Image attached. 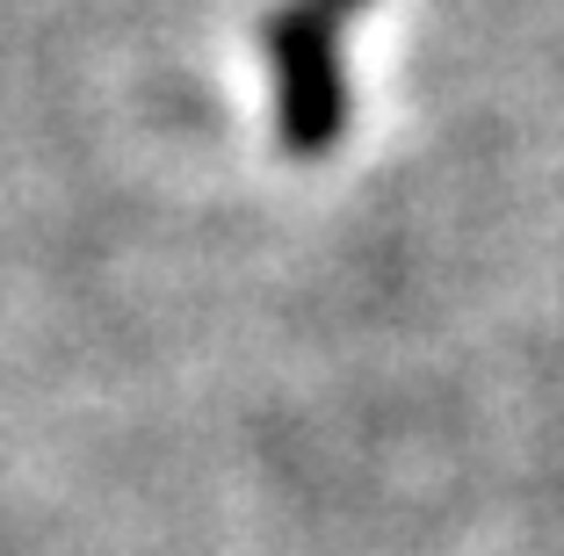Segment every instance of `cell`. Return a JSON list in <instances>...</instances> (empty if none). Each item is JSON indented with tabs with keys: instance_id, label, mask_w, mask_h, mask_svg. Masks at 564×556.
<instances>
[{
	"instance_id": "obj_1",
	"label": "cell",
	"mask_w": 564,
	"mask_h": 556,
	"mask_svg": "<svg viewBox=\"0 0 564 556\" xmlns=\"http://www.w3.org/2000/svg\"><path fill=\"white\" fill-rule=\"evenodd\" d=\"M268 73H275V131L297 160L340 145L348 131V73H340V44H333V15L318 0H282L261 22Z\"/></svg>"
},
{
	"instance_id": "obj_2",
	"label": "cell",
	"mask_w": 564,
	"mask_h": 556,
	"mask_svg": "<svg viewBox=\"0 0 564 556\" xmlns=\"http://www.w3.org/2000/svg\"><path fill=\"white\" fill-rule=\"evenodd\" d=\"M326 15H355V8H369V0H318Z\"/></svg>"
}]
</instances>
